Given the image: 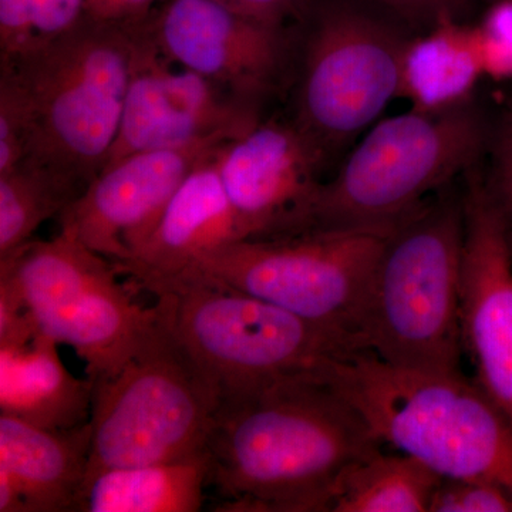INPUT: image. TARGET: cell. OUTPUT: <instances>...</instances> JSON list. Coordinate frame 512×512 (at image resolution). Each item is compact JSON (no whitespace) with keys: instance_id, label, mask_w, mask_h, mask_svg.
Returning <instances> with one entry per match:
<instances>
[{"instance_id":"cell-12","label":"cell","mask_w":512,"mask_h":512,"mask_svg":"<svg viewBox=\"0 0 512 512\" xmlns=\"http://www.w3.org/2000/svg\"><path fill=\"white\" fill-rule=\"evenodd\" d=\"M326 158L295 121L259 120L218 151L222 184L242 239L311 231Z\"/></svg>"},{"instance_id":"cell-24","label":"cell","mask_w":512,"mask_h":512,"mask_svg":"<svg viewBox=\"0 0 512 512\" xmlns=\"http://www.w3.org/2000/svg\"><path fill=\"white\" fill-rule=\"evenodd\" d=\"M487 146L490 167L483 175L484 187L512 259V106L501 113Z\"/></svg>"},{"instance_id":"cell-26","label":"cell","mask_w":512,"mask_h":512,"mask_svg":"<svg viewBox=\"0 0 512 512\" xmlns=\"http://www.w3.org/2000/svg\"><path fill=\"white\" fill-rule=\"evenodd\" d=\"M476 28L484 77L504 82L512 79V0H501L488 10Z\"/></svg>"},{"instance_id":"cell-20","label":"cell","mask_w":512,"mask_h":512,"mask_svg":"<svg viewBox=\"0 0 512 512\" xmlns=\"http://www.w3.org/2000/svg\"><path fill=\"white\" fill-rule=\"evenodd\" d=\"M208 478L207 453L168 463L110 468L86 477L77 511H200Z\"/></svg>"},{"instance_id":"cell-4","label":"cell","mask_w":512,"mask_h":512,"mask_svg":"<svg viewBox=\"0 0 512 512\" xmlns=\"http://www.w3.org/2000/svg\"><path fill=\"white\" fill-rule=\"evenodd\" d=\"M463 247V192L450 187L390 231L360 332L367 352L403 369L460 370Z\"/></svg>"},{"instance_id":"cell-7","label":"cell","mask_w":512,"mask_h":512,"mask_svg":"<svg viewBox=\"0 0 512 512\" xmlns=\"http://www.w3.org/2000/svg\"><path fill=\"white\" fill-rule=\"evenodd\" d=\"M156 306V323L136 353L93 382L87 476L205 454L220 396Z\"/></svg>"},{"instance_id":"cell-16","label":"cell","mask_w":512,"mask_h":512,"mask_svg":"<svg viewBox=\"0 0 512 512\" xmlns=\"http://www.w3.org/2000/svg\"><path fill=\"white\" fill-rule=\"evenodd\" d=\"M218 151L185 178L143 245L128 261L116 265L133 288L154 293L218 248L241 241L218 171Z\"/></svg>"},{"instance_id":"cell-6","label":"cell","mask_w":512,"mask_h":512,"mask_svg":"<svg viewBox=\"0 0 512 512\" xmlns=\"http://www.w3.org/2000/svg\"><path fill=\"white\" fill-rule=\"evenodd\" d=\"M154 295L220 400L363 350L342 333L228 286L175 282Z\"/></svg>"},{"instance_id":"cell-10","label":"cell","mask_w":512,"mask_h":512,"mask_svg":"<svg viewBox=\"0 0 512 512\" xmlns=\"http://www.w3.org/2000/svg\"><path fill=\"white\" fill-rule=\"evenodd\" d=\"M407 40L352 9L323 13L303 52L295 121L328 158L399 97Z\"/></svg>"},{"instance_id":"cell-5","label":"cell","mask_w":512,"mask_h":512,"mask_svg":"<svg viewBox=\"0 0 512 512\" xmlns=\"http://www.w3.org/2000/svg\"><path fill=\"white\" fill-rule=\"evenodd\" d=\"M487 140L470 101L441 111L412 109L380 121L320 187L311 231H392L458 174L471 170Z\"/></svg>"},{"instance_id":"cell-17","label":"cell","mask_w":512,"mask_h":512,"mask_svg":"<svg viewBox=\"0 0 512 512\" xmlns=\"http://www.w3.org/2000/svg\"><path fill=\"white\" fill-rule=\"evenodd\" d=\"M90 444V421L46 429L0 413V512L77 511Z\"/></svg>"},{"instance_id":"cell-11","label":"cell","mask_w":512,"mask_h":512,"mask_svg":"<svg viewBox=\"0 0 512 512\" xmlns=\"http://www.w3.org/2000/svg\"><path fill=\"white\" fill-rule=\"evenodd\" d=\"M133 69L123 117L106 165L141 151L183 147L211 138L234 140L259 120L237 99L160 52L147 22L133 26Z\"/></svg>"},{"instance_id":"cell-3","label":"cell","mask_w":512,"mask_h":512,"mask_svg":"<svg viewBox=\"0 0 512 512\" xmlns=\"http://www.w3.org/2000/svg\"><path fill=\"white\" fill-rule=\"evenodd\" d=\"M133 26L86 19L52 42L0 59L28 121L25 163L77 194L103 170L123 117L133 69Z\"/></svg>"},{"instance_id":"cell-30","label":"cell","mask_w":512,"mask_h":512,"mask_svg":"<svg viewBox=\"0 0 512 512\" xmlns=\"http://www.w3.org/2000/svg\"><path fill=\"white\" fill-rule=\"evenodd\" d=\"M384 8L399 13L410 20H429L434 22L448 16L447 8L451 0H372Z\"/></svg>"},{"instance_id":"cell-9","label":"cell","mask_w":512,"mask_h":512,"mask_svg":"<svg viewBox=\"0 0 512 512\" xmlns=\"http://www.w3.org/2000/svg\"><path fill=\"white\" fill-rule=\"evenodd\" d=\"M120 275L62 229L0 258V278L15 286L36 329L73 348L93 382L120 370L157 320V306L136 302Z\"/></svg>"},{"instance_id":"cell-2","label":"cell","mask_w":512,"mask_h":512,"mask_svg":"<svg viewBox=\"0 0 512 512\" xmlns=\"http://www.w3.org/2000/svg\"><path fill=\"white\" fill-rule=\"evenodd\" d=\"M320 373L383 446L443 478H481L512 495V423L476 380L460 370L403 369L366 350L330 360Z\"/></svg>"},{"instance_id":"cell-25","label":"cell","mask_w":512,"mask_h":512,"mask_svg":"<svg viewBox=\"0 0 512 512\" xmlns=\"http://www.w3.org/2000/svg\"><path fill=\"white\" fill-rule=\"evenodd\" d=\"M429 512H512V495L481 478H443Z\"/></svg>"},{"instance_id":"cell-29","label":"cell","mask_w":512,"mask_h":512,"mask_svg":"<svg viewBox=\"0 0 512 512\" xmlns=\"http://www.w3.org/2000/svg\"><path fill=\"white\" fill-rule=\"evenodd\" d=\"M221 2L248 18L282 29H285L286 20L298 16L305 5V0H221Z\"/></svg>"},{"instance_id":"cell-13","label":"cell","mask_w":512,"mask_h":512,"mask_svg":"<svg viewBox=\"0 0 512 512\" xmlns=\"http://www.w3.org/2000/svg\"><path fill=\"white\" fill-rule=\"evenodd\" d=\"M147 29L168 60L254 106L288 72L285 29L248 18L221 0H167Z\"/></svg>"},{"instance_id":"cell-28","label":"cell","mask_w":512,"mask_h":512,"mask_svg":"<svg viewBox=\"0 0 512 512\" xmlns=\"http://www.w3.org/2000/svg\"><path fill=\"white\" fill-rule=\"evenodd\" d=\"M165 2L167 0H86V16L94 22L130 28L146 23L156 12V6Z\"/></svg>"},{"instance_id":"cell-22","label":"cell","mask_w":512,"mask_h":512,"mask_svg":"<svg viewBox=\"0 0 512 512\" xmlns=\"http://www.w3.org/2000/svg\"><path fill=\"white\" fill-rule=\"evenodd\" d=\"M79 197L69 184L32 163L0 173V258L33 239L36 229Z\"/></svg>"},{"instance_id":"cell-1","label":"cell","mask_w":512,"mask_h":512,"mask_svg":"<svg viewBox=\"0 0 512 512\" xmlns=\"http://www.w3.org/2000/svg\"><path fill=\"white\" fill-rule=\"evenodd\" d=\"M382 448L319 369L222 397L208 484L221 511H330L342 477Z\"/></svg>"},{"instance_id":"cell-19","label":"cell","mask_w":512,"mask_h":512,"mask_svg":"<svg viewBox=\"0 0 512 512\" xmlns=\"http://www.w3.org/2000/svg\"><path fill=\"white\" fill-rule=\"evenodd\" d=\"M483 77L476 28L448 15L437 20L426 36L404 45L399 97L416 110L454 109L470 101Z\"/></svg>"},{"instance_id":"cell-27","label":"cell","mask_w":512,"mask_h":512,"mask_svg":"<svg viewBox=\"0 0 512 512\" xmlns=\"http://www.w3.org/2000/svg\"><path fill=\"white\" fill-rule=\"evenodd\" d=\"M28 156V121L15 87L0 77V173L25 163Z\"/></svg>"},{"instance_id":"cell-8","label":"cell","mask_w":512,"mask_h":512,"mask_svg":"<svg viewBox=\"0 0 512 512\" xmlns=\"http://www.w3.org/2000/svg\"><path fill=\"white\" fill-rule=\"evenodd\" d=\"M389 234L328 229L285 238L241 239L205 256L171 284L207 282L249 293L342 333L365 350L360 332Z\"/></svg>"},{"instance_id":"cell-15","label":"cell","mask_w":512,"mask_h":512,"mask_svg":"<svg viewBox=\"0 0 512 512\" xmlns=\"http://www.w3.org/2000/svg\"><path fill=\"white\" fill-rule=\"evenodd\" d=\"M461 336L476 382L512 423V259L483 174L466 173Z\"/></svg>"},{"instance_id":"cell-14","label":"cell","mask_w":512,"mask_h":512,"mask_svg":"<svg viewBox=\"0 0 512 512\" xmlns=\"http://www.w3.org/2000/svg\"><path fill=\"white\" fill-rule=\"evenodd\" d=\"M228 141L141 151L104 165L62 212L60 229L114 265L123 264L146 241L185 178Z\"/></svg>"},{"instance_id":"cell-21","label":"cell","mask_w":512,"mask_h":512,"mask_svg":"<svg viewBox=\"0 0 512 512\" xmlns=\"http://www.w3.org/2000/svg\"><path fill=\"white\" fill-rule=\"evenodd\" d=\"M443 477L407 454L382 450L342 477L333 512H426Z\"/></svg>"},{"instance_id":"cell-18","label":"cell","mask_w":512,"mask_h":512,"mask_svg":"<svg viewBox=\"0 0 512 512\" xmlns=\"http://www.w3.org/2000/svg\"><path fill=\"white\" fill-rule=\"evenodd\" d=\"M57 346L42 333L25 345L0 346V413L46 429L89 423L93 380L73 376Z\"/></svg>"},{"instance_id":"cell-23","label":"cell","mask_w":512,"mask_h":512,"mask_svg":"<svg viewBox=\"0 0 512 512\" xmlns=\"http://www.w3.org/2000/svg\"><path fill=\"white\" fill-rule=\"evenodd\" d=\"M86 19V0H0V59L52 42Z\"/></svg>"}]
</instances>
